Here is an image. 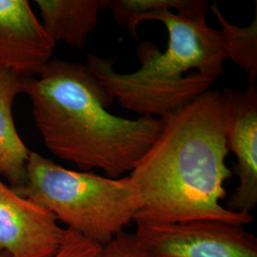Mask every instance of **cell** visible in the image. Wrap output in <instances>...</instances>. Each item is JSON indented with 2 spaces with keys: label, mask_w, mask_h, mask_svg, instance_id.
<instances>
[{
  "label": "cell",
  "mask_w": 257,
  "mask_h": 257,
  "mask_svg": "<svg viewBox=\"0 0 257 257\" xmlns=\"http://www.w3.org/2000/svg\"><path fill=\"white\" fill-rule=\"evenodd\" d=\"M102 247L82 234L65 228L60 247L52 257H99Z\"/></svg>",
  "instance_id": "cell-13"
},
{
  "label": "cell",
  "mask_w": 257,
  "mask_h": 257,
  "mask_svg": "<svg viewBox=\"0 0 257 257\" xmlns=\"http://www.w3.org/2000/svg\"><path fill=\"white\" fill-rule=\"evenodd\" d=\"M64 230L51 211L0 180V251L11 257H52Z\"/></svg>",
  "instance_id": "cell-6"
},
{
  "label": "cell",
  "mask_w": 257,
  "mask_h": 257,
  "mask_svg": "<svg viewBox=\"0 0 257 257\" xmlns=\"http://www.w3.org/2000/svg\"><path fill=\"white\" fill-rule=\"evenodd\" d=\"M228 105L227 148L236 157L234 173L238 185L228 200L226 209L252 215L257 204V90L246 92L225 89Z\"/></svg>",
  "instance_id": "cell-7"
},
{
  "label": "cell",
  "mask_w": 257,
  "mask_h": 257,
  "mask_svg": "<svg viewBox=\"0 0 257 257\" xmlns=\"http://www.w3.org/2000/svg\"><path fill=\"white\" fill-rule=\"evenodd\" d=\"M227 122L224 92L210 90L163 118L156 141L128 175L142 199L136 223L211 219L246 226L253 221V215L221 204L231 177Z\"/></svg>",
  "instance_id": "cell-1"
},
{
  "label": "cell",
  "mask_w": 257,
  "mask_h": 257,
  "mask_svg": "<svg viewBox=\"0 0 257 257\" xmlns=\"http://www.w3.org/2000/svg\"><path fill=\"white\" fill-rule=\"evenodd\" d=\"M134 233L150 257H257V239L244 226L200 219L137 222Z\"/></svg>",
  "instance_id": "cell-5"
},
{
  "label": "cell",
  "mask_w": 257,
  "mask_h": 257,
  "mask_svg": "<svg viewBox=\"0 0 257 257\" xmlns=\"http://www.w3.org/2000/svg\"><path fill=\"white\" fill-rule=\"evenodd\" d=\"M26 77L0 70V175L15 189L26 179V168L31 151L16 128L13 103L20 93H25Z\"/></svg>",
  "instance_id": "cell-9"
},
{
  "label": "cell",
  "mask_w": 257,
  "mask_h": 257,
  "mask_svg": "<svg viewBox=\"0 0 257 257\" xmlns=\"http://www.w3.org/2000/svg\"><path fill=\"white\" fill-rule=\"evenodd\" d=\"M210 12L219 23V32L224 44L226 59H230L247 73L248 87L255 86L257 78V10L253 21L240 27L228 21L214 1Z\"/></svg>",
  "instance_id": "cell-11"
},
{
  "label": "cell",
  "mask_w": 257,
  "mask_h": 257,
  "mask_svg": "<svg viewBox=\"0 0 257 257\" xmlns=\"http://www.w3.org/2000/svg\"><path fill=\"white\" fill-rule=\"evenodd\" d=\"M210 3L197 0L190 9L150 12L141 19L165 25L168 45L161 51L151 41L137 47L138 71L120 74L114 59L89 55L88 69L126 110L140 116L166 118L209 91L225 74L226 55L220 32L207 22Z\"/></svg>",
  "instance_id": "cell-3"
},
{
  "label": "cell",
  "mask_w": 257,
  "mask_h": 257,
  "mask_svg": "<svg viewBox=\"0 0 257 257\" xmlns=\"http://www.w3.org/2000/svg\"><path fill=\"white\" fill-rule=\"evenodd\" d=\"M56 43L27 0H0V70L21 77L38 75Z\"/></svg>",
  "instance_id": "cell-8"
},
{
  "label": "cell",
  "mask_w": 257,
  "mask_h": 257,
  "mask_svg": "<svg viewBox=\"0 0 257 257\" xmlns=\"http://www.w3.org/2000/svg\"><path fill=\"white\" fill-rule=\"evenodd\" d=\"M197 0H108L116 23L126 25L131 37L138 39V28L141 19L153 11L174 10L181 12L190 9Z\"/></svg>",
  "instance_id": "cell-12"
},
{
  "label": "cell",
  "mask_w": 257,
  "mask_h": 257,
  "mask_svg": "<svg viewBox=\"0 0 257 257\" xmlns=\"http://www.w3.org/2000/svg\"><path fill=\"white\" fill-rule=\"evenodd\" d=\"M13 190L101 246L124 231L142 206L138 186L130 176L110 178L76 172L35 152L29 156L25 182Z\"/></svg>",
  "instance_id": "cell-4"
},
{
  "label": "cell",
  "mask_w": 257,
  "mask_h": 257,
  "mask_svg": "<svg viewBox=\"0 0 257 257\" xmlns=\"http://www.w3.org/2000/svg\"><path fill=\"white\" fill-rule=\"evenodd\" d=\"M99 257H150L140 248L134 233L120 232L102 247Z\"/></svg>",
  "instance_id": "cell-14"
},
{
  "label": "cell",
  "mask_w": 257,
  "mask_h": 257,
  "mask_svg": "<svg viewBox=\"0 0 257 257\" xmlns=\"http://www.w3.org/2000/svg\"><path fill=\"white\" fill-rule=\"evenodd\" d=\"M25 93L47 149L82 172L99 169L110 178L131 173L156 141L163 119H128L108 110L113 97L86 64L54 59Z\"/></svg>",
  "instance_id": "cell-2"
},
{
  "label": "cell",
  "mask_w": 257,
  "mask_h": 257,
  "mask_svg": "<svg viewBox=\"0 0 257 257\" xmlns=\"http://www.w3.org/2000/svg\"><path fill=\"white\" fill-rule=\"evenodd\" d=\"M42 25L55 43L82 49L96 27L98 13L108 0H36Z\"/></svg>",
  "instance_id": "cell-10"
},
{
  "label": "cell",
  "mask_w": 257,
  "mask_h": 257,
  "mask_svg": "<svg viewBox=\"0 0 257 257\" xmlns=\"http://www.w3.org/2000/svg\"><path fill=\"white\" fill-rule=\"evenodd\" d=\"M0 257H11L10 256L8 253H6V252H2V251H0Z\"/></svg>",
  "instance_id": "cell-15"
}]
</instances>
